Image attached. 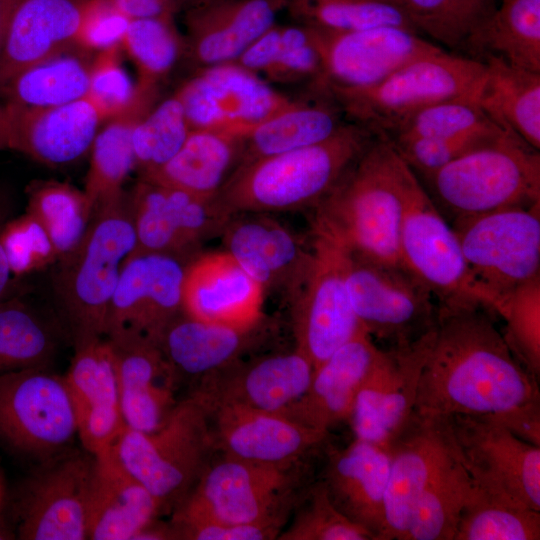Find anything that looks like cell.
<instances>
[{
    "label": "cell",
    "instance_id": "obj_59",
    "mask_svg": "<svg viewBox=\"0 0 540 540\" xmlns=\"http://www.w3.org/2000/svg\"><path fill=\"white\" fill-rule=\"evenodd\" d=\"M129 19L175 17V13L159 0H109Z\"/></svg>",
    "mask_w": 540,
    "mask_h": 540
},
{
    "label": "cell",
    "instance_id": "obj_7",
    "mask_svg": "<svg viewBox=\"0 0 540 540\" xmlns=\"http://www.w3.org/2000/svg\"><path fill=\"white\" fill-rule=\"evenodd\" d=\"M485 70L483 61L440 48L406 63L372 87L329 91L349 120L387 137L425 107L475 96Z\"/></svg>",
    "mask_w": 540,
    "mask_h": 540
},
{
    "label": "cell",
    "instance_id": "obj_49",
    "mask_svg": "<svg viewBox=\"0 0 540 540\" xmlns=\"http://www.w3.org/2000/svg\"><path fill=\"white\" fill-rule=\"evenodd\" d=\"M493 126L497 125L485 115L474 96H465L444 100L419 110L386 138L391 141L414 137L452 138Z\"/></svg>",
    "mask_w": 540,
    "mask_h": 540
},
{
    "label": "cell",
    "instance_id": "obj_35",
    "mask_svg": "<svg viewBox=\"0 0 540 540\" xmlns=\"http://www.w3.org/2000/svg\"><path fill=\"white\" fill-rule=\"evenodd\" d=\"M348 121L329 89L315 86L310 97L296 99L247 135L237 166L322 142Z\"/></svg>",
    "mask_w": 540,
    "mask_h": 540
},
{
    "label": "cell",
    "instance_id": "obj_63",
    "mask_svg": "<svg viewBox=\"0 0 540 540\" xmlns=\"http://www.w3.org/2000/svg\"><path fill=\"white\" fill-rule=\"evenodd\" d=\"M1 497H2V489H1V485H0V504H1Z\"/></svg>",
    "mask_w": 540,
    "mask_h": 540
},
{
    "label": "cell",
    "instance_id": "obj_6",
    "mask_svg": "<svg viewBox=\"0 0 540 540\" xmlns=\"http://www.w3.org/2000/svg\"><path fill=\"white\" fill-rule=\"evenodd\" d=\"M473 292L500 313L512 293L540 275V202L453 220Z\"/></svg>",
    "mask_w": 540,
    "mask_h": 540
},
{
    "label": "cell",
    "instance_id": "obj_33",
    "mask_svg": "<svg viewBox=\"0 0 540 540\" xmlns=\"http://www.w3.org/2000/svg\"><path fill=\"white\" fill-rule=\"evenodd\" d=\"M84 0H24L0 51V87L23 70L76 46Z\"/></svg>",
    "mask_w": 540,
    "mask_h": 540
},
{
    "label": "cell",
    "instance_id": "obj_43",
    "mask_svg": "<svg viewBox=\"0 0 540 540\" xmlns=\"http://www.w3.org/2000/svg\"><path fill=\"white\" fill-rule=\"evenodd\" d=\"M26 199V212L44 226L59 261L83 238L93 213L90 201L84 190L53 179L31 182Z\"/></svg>",
    "mask_w": 540,
    "mask_h": 540
},
{
    "label": "cell",
    "instance_id": "obj_12",
    "mask_svg": "<svg viewBox=\"0 0 540 540\" xmlns=\"http://www.w3.org/2000/svg\"><path fill=\"white\" fill-rule=\"evenodd\" d=\"M399 257L428 287L439 308L482 306L471 287L455 231L414 172L404 193Z\"/></svg>",
    "mask_w": 540,
    "mask_h": 540
},
{
    "label": "cell",
    "instance_id": "obj_4",
    "mask_svg": "<svg viewBox=\"0 0 540 540\" xmlns=\"http://www.w3.org/2000/svg\"><path fill=\"white\" fill-rule=\"evenodd\" d=\"M135 245L129 194L122 190L94 206L80 243L55 263L53 287L74 345L105 338L110 301Z\"/></svg>",
    "mask_w": 540,
    "mask_h": 540
},
{
    "label": "cell",
    "instance_id": "obj_11",
    "mask_svg": "<svg viewBox=\"0 0 540 540\" xmlns=\"http://www.w3.org/2000/svg\"><path fill=\"white\" fill-rule=\"evenodd\" d=\"M77 436V421L64 376L47 367L0 374V439L10 448L51 460Z\"/></svg>",
    "mask_w": 540,
    "mask_h": 540
},
{
    "label": "cell",
    "instance_id": "obj_28",
    "mask_svg": "<svg viewBox=\"0 0 540 540\" xmlns=\"http://www.w3.org/2000/svg\"><path fill=\"white\" fill-rule=\"evenodd\" d=\"M265 292L226 251L198 254L185 266L183 313L210 323L252 328L263 320Z\"/></svg>",
    "mask_w": 540,
    "mask_h": 540
},
{
    "label": "cell",
    "instance_id": "obj_27",
    "mask_svg": "<svg viewBox=\"0 0 540 540\" xmlns=\"http://www.w3.org/2000/svg\"><path fill=\"white\" fill-rule=\"evenodd\" d=\"M209 414L214 446L224 456L259 464L291 467L327 436L279 412L223 405Z\"/></svg>",
    "mask_w": 540,
    "mask_h": 540
},
{
    "label": "cell",
    "instance_id": "obj_5",
    "mask_svg": "<svg viewBox=\"0 0 540 540\" xmlns=\"http://www.w3.org/2000/svg\"><path fill=\"white\" fill-rule=\"evenodd\" d=\"M453 220L540 202V153L517 135H498L425 179Z\"/></svg>",
    "mask_w": 540,
    "mask_h": 540
},
{
    "label": "cell",
    "instance_id": "obj_19",
    "mask_svg": "<svg viewBox=\"0 0 540 540\" xmlns=\"http://www.w3.org/2000/svg\"><path fill=\"white\" fill-rule=\"evenodd\" d=\"M314 31L323 63L322 85L329 90L372 87L406 63L442 48L401 26L340 33Z\"/></svg>",
    "mask_w": 540,
    "mask_h": 540
},
{
    "label": "cell",
    "instance_id": "obj_20",
    "mask_svg": "<svg viewBox=\"0 0 540 540\" xmlns=\"http://www.w3.org/2000/svg\"><path fill=\"white\" fill-rule=\"evenodd\" d=\"M434 328L408 345L381 348L347 419L355 439L386 447L410 417Z\"/></svg>",
    "mask_w": 540,
    "mask_h": 540
},
{
    "label": "cell",
    "instance_id": "obj_34",
    "mask_svg": "<svg viewBox=\"0 0 540 540\" xmlns=\"http://www.w3.org/2000/svg\"><path fill=\"white\" fill-rule=\"evenodd\" d=\"M262 323L239 328L192 318L183 312L164 330L159 347L178 379L201 380L241 360L257 342Z\"/></svg>",
    "mask_w": 540,
    "mask_h": 540
},
{
    "label": "cell",
    "instance_id": "obj_42",
    "mask_svg": "<svg viewBox=\"0 0 540 540\" xmlns=\"http://www.w3.org/2000/svg\"><path fill=\"white\" fill-rule=\"evenodd\" d=\"M58 334L32 305L19 297L0 300V374L47 367Z\"/></svg>",
    "mask_w": 540,
    "mask_h": 540
},
{
    "label": "cell",
    "instance_id": "obj_46",
    "mask_svg": "<svg viewBox=\"0 0 540 540\" xmlns=\"http://www.w3.org/2000/svg\"><path fill=\"white\" fill-rule=\"evenodd\" d=\"M540 511L494 498L476 487L453 540H538Z\"/></svg>",
    "mask_w": 540,
    "mask_h": 540
},
{
    "label": "cell",
    "instance_id": "obj_45",
    "mask_svg": "<svg viewBox=\"0 0 540 540\" xmlns=\"http://www.w3.org/2000/svg\"><path fill=\"white\" fill-rule=\"evenodd\" d=\"M285 10L297 23L325 32H349L383 25L416 31L394 0H286Z\"/></svg>",
    "mask_w": 540,
    "mask_h": 540
},
{
    "label": "cell",
    "instance_id": "obj_56",
    "mask_svg": "<svg viewBox=\"0 0 540 540\" xmlns=\"http://www.w3.org/2000/svg\"><path fill=\"white\" fill-rule=\"evenodd\" d=\"M171 524L178 539L186 540H270L278 538L280 524H235L181 505Z\"/></svg>",
    "mask_w": 540,
    "mask_h": 540
},
{
    "label": "cell",
    "instance_id": "obj_23",
    "mask_svg": "<svg viewBox=\"0 0 540 540\" xmlns=\"http://www.w3.org/2000/svg\"><path fill=\"white\" fill-rule=\"evenodd\" d=\"M386 447L390 453L384 500L386 540H402L417 500L454 456L445 417L413 411Z\"/></svg>",
    "mask_w": 540,
    "mask_h": 540
},
{
    "label": "cell",
    "instance_id": "obj_9",
    "mask_svg": "<svg viewBox=\"0 0 540 540\" xmlns=\"http://www.w3.org/2000/svg\"><path fill=\"white\" fill-rule=\"evenodd\" d=\"M344 272L353 310L374 342L385 343L386 348L408 345L436 325L439 305L435 297L402 264L344 249Z\"/></svg>",
    "mask_w": 540,
    "mask_h": 540
},
{
    "label": "cell",
    "instance_id": "obj_29",
    "mask_svg": "<svg viewBox=\"0 0 540 540\" xmlns=\"http://www.w3.org/2000/svg\"><path fill=\"white\" fill-rule=\"evenodd\" d=\"M389 466L387 447L354 438L345 448L329 451L322 479L334 505L375 540H386Z\"/></svg>",
    "mask_w": 540,
    "mask_h": 540
},
{
    "label": "cell",
    "instance_id": "obj_22",
    "mask_svg": "<svg viewBox=\"0 0 540 540\" xmlns=\"http://www.w3.org/2000/svg\"><path fill=\"white\" fill-rule=\"evenodd\" d=\"M104 123L87 98L55 107L0 103V150L11 149L51 167L85 155Z\"/></svg>",
    "mask_w": 540,
    "mask_h": 540
},
{
    "label": "cell",
    "instance_id": "obj_1",
    "mask_svg": "<svg viewBox=\"0 0 540 540\" xmlns=\"http://www.w3.org/2000/svg\"><path fill=\"white\" fill-rule=\"evenodd\" d=\"M482 306L439 308L414 411L497 415L540 401L537 379L512 354Z\"/></svg>",
    "mask_w": 540,
    "mask_h": 540
},
{
    "label": "cell",
    "instance_id": "obj_37",
    "mask_svg": "<svg viewBox=\"0 0 540 540\" xmlns=\"http://www.w3.org/2000/svg\"><path fill=\"white\" fill-rule=\"evenodd\" d=\"M484 77L475 101L499 128L540 149V73L494 57L482 60Z\"/></svg>",
    "mask_w": 540,
    "mask_h": 540
},
{
    "label": "cell",
    "instance_id": "obj_24",
    "mask_svg": "<svg viewBox=\"0 0 540 540\" xmlns=\"http://www.w3.org/2000/svg\"><path fill=\"white\" fill-rule=\"evenodd\" d=\"M314 372L296 348L234 364L201 380L191 394L210 412L223 405L285 413L305 394Z\"/></svg>",
    "mask_w": 540,
    "mask_h": 540
},
{
    "label": "cell",
    "instance_id": "obj_16",
    "mask_svg": "<svg viewBox=\"0 0 540 540\" xmlns=\"http://www.w3.org/2000/svg\"><path fill=\"white\" fill-rule=\"evenodd\" d=\"M128 194L136 235L131 255L162 253L188 262L232 217L217 196L203 198L141 178Z\"/></svg>",
    "mask_w": 540,
    "mask_h": 540
},
{
    "label": "cell",
    "instance_id": "obj_18",
    "mask_svg": "<svg viewBox=\"0 0 540 540\" xmlns=\"http://www.w3.org/2000/svg\"><path fill=\"white\" fill-rule=\"evenodd\" d=\"M29 479L15 504V534L22 540L87 539V501L94 457L57 456Z\"/></svg>",
    "mask_w": 540,
    "mask_h": 540
},
{
    "label": "cell",
    "instance_id": "obj_54",
    "mask_svg": "<svg viewBox=\"0 0 540 540\" xmlns=\"http://www.w3.org/2000/svg\"><path fill=\"white\" fill-rule=\"evenodd\" d=\"M266 78L278 83L322 84L323 63L314 29L297 23L281 25V46Z\"/></svg>",
    "mask_w": 540,
    "mask_h": 540
},
{
    "label": "cell",
    "instance_id": "obj_55",
    "mask_svg": "<svg viewBox=\"0 0 540 540\" xmlns=\"http://www.w3.org/2000/svg\"><path fill=\"white\" fill-rule=\"evenodd\" d=\"M501 131L503 130L498 126H493L452 138L414 137L390 141L410 169L426 179L453 160L486 143Z\"/></svg>",
    "mask_w": 540,
    "mask_h": 540
},
{
    "label": "cell",
    "instance_id": "obj_48",
    "mask_svg": "<svg viewBox=\"0 0 540 540\" xmlns=\"http://www.w3.org/2000/svg\"><path fill=\"white\" fill-rule=\"evenodd\" d=\"M190 131L183 106L175 93L155 104L138 121L132 133L136 169L140 175L170 160Z\"/></svg>",
    "mask_w": 540,
    "mask_h": 540
},
{
    "label": "cell",
    "instance_id": "obj_21",
    "mask_svg": "<svg viewBox=\"0 0 540 540\" xmlns=\"http://www.w3.org/2000/svg\"><path fill=\"white\" fill-rule=\"evenodd\" d=\"M223 250L267 293L289 305L299 295L309 273L312 245L264 213L233 215L221 233Z\"/></svg>",
    "mask_w": 540,
    "mask_h": 540
},
{
    "label": "cell",
    "instance_id": "obj_58",
    "mask_svg": "<svg viewBox=\"0 0 540 540\" xmlns=\"http://www.w3.org/2000/svg\"><path fill=\"white\" fill-rule=\"evenodd\" d=\"M491 416L518 438L540 447V401Z\"/></svg>",
    "mask_w": 540,
    "mask_h": 540
},
{
    "label": "cell",
    "instance_id": "obj_64",
    "mask_svg": "<svg viewBox=\"0 0 540 540\" xmlns=\"http://www.w3.org/2000/svg\"><path fill=\"white\" fill-rule=\"evenodd\" d=\"M191 1H193V0H187V4H188L189 2H191ZM187 4H186V5H187Z\"/></svg>",
    "mask_w": 540,
    "mask_h": 540
},
{
    "label": "cell",
    "instance_id": "obj_53",
    "mask_svg": "<svg viewBox=\"0 0 540 540\" xmlns=\"http://www.w3.org/2000/svg\"><path fill=\"white\" fill-rule=\"evenodd\" d=\"M0 240L13 277L29 275L57 262L47 231L28 212L11 217L1 231Z\"/></svg>",
    "mask_w": 540,
    "mask_h": 540
},
{
    "label": "cell",
    "instance_id": "obj_50",
    "mask_svg": "<svg viewBox=\"0 0 540 540\" xmlns=\"http://www.w3.org/2000/svg\"><path fill=\"white\" fill-rule=\"evenodd\" d=\"M503 337L515 358L537 380L540 376V275L518 287L501 309Z\"/></svg>",
    "mask_w": 540,
    "mask_h": 540
},
{
    "label": "cell",
    "instance_id": "obj_60",
    "mask_svg": "<svg viewBox=\"0 0 540 540\" xmlns=\"http://www.w3.org/2000/svg\"><path fill=\"white\" fill-rule=\"evenodd\" d=\"M14 199L11 190L0 185V236L5 223L12 217ZM12 274L0 240V300L6 298L5 293L11 284Z\"/></svg>",
    "mask_w": 540,
    "mask_h": 540
},
{
    "label": "cell",
    "instance_id": "obj_52",
    "mask_svg": "<svg viewBox=\"0 0 540 540\" xmlns=\"http://www.w3.org/2000/svg\"><path fill=\"white\" fill-rule=\"evenodd\" d=\"M122 51V46L99 51L91 62L86 97L97 108L104 122L130 109L140 94V89L122 65Z\"/></svg>",
    "mask_w": 540,
    "mask_h": 540
},
{
    "label": "cell",
    "instance_id": "obj_10",
    "mask_svg": "<svg viewBox=\"0 0 540 540\" xmlns=\"http://www.w3.org/2000/svg\"><path fill=\"white\" fill-rule=\"evenodd\" d=\"M452 449L484 493L540 511V447L488 414L444 416Z\"/></svg>",
    "mask_w": 540,
    "mask_h": 540
},
{
    "label": "cell",
    "instance_id": "obj_32",
    "mask_svg": "<svg viewBox=\"0 0 540 540\" xmlns=\"http://www.w3.org/2000/svg\"><path fill=\"white\" fill-rule=\"evenodd\" d=\"M110 344L125 427L146 433L159 429L177 404L176 373L155 343Z\"/></svg>",
    "mask_w": 540,
    "mask_h": 540
},
{
    "label": "cell",
    "instance_id": "obj_26",
    "mask_svg": "<svg viewBox=\"0 0 540 540\" xmlns=\"http://www.w3.org/2000/svg\"><path fill=\"white\" fill-rule=\"evenodd\" d=\"M74 346L64 379L75 410L77 436L84 449L96 456L111 449L125 428L115 358L106 338Z\"/></svg>",
    "mask_w": 540,
    "mask_h": 540
},
{
    "label": "cell",
    "instance_id": "obj_51",
    "mask_svg": "<svg viewBox=\"0 0 540 540\" xmlns=\"http://www.w3.org/2000/svg\"><path fill=\"white\" fill-rule=\"evenodd\" d=\"M280 540H375L371 532L345 516L332 502L324 482L310 490L307 502Z\"/></svg>",
    "mask_w": 540,
    "mask_h": 540
},
{
    "label": "cell",
    "instance_id": "obj_62",
    "mask_svg": "<svg viewBox=\"0 0 540 540\" xmlns=\"http://www.w3.org/2000/svg\"><path fill=\"white\" fill-rule=\"evenodd\" d=\"M169 7L175 14L182 11L187 4V0H159Z\"/></svg>",
    "mask_w": 540,
    "mask_h": 540
},
{
    "label": "cell",
    "instance_id": "obj_38",
    "mask_svg": "<svg viewBox=\"0 0 540 540\" xmlns=\"http://www.w3.org/2000/svg\"><path fill=\"white\" fill-rule=\"evenodd\" d=\"M462 55L487 57L540 73V0H500Z\"/></svg>",
    "mask_w": 540,
    "mask_h": 540
},
{
    "label": "cell",
    "instance_id": "obj_40",
    "mask_svg": "<svg viewBox=\"0 0 540 540\" xmlns=\"http://www.w3.org/2000/svg\"><path fill=\"white\" fill-rule=\"evenodd\" d=\"M94 54L75 46L35 64L0 87L5 102L29 108L65 105L85 98Z\"/></svg>",
    "mask_w": 540,
    "mask_h": 540
},
{
    "label": "cell",
    "instance_id": "obj_8",
    "mask_svg": "<svg viewBox=\"0 0 540 540\" xmlns=\"http://www.w3.org/2000/svg\"><path fill=\"white\" fill-rule=\"evenodd\" d=\"M214 448L208 410L190 395L152 432L124 428L111 448L119 463L163 505L199 479Z\"/></svg>",
    "mask_w": 540,
    "mask_h": 540
},
{
    "label": "cell",
    "instance_id": "obj_3",
    "mask_svg": "<svg viewBox=\"0 0 540 540\" xmlns=\"http://www.w3.org/2000/svg\"><path fill=\"white\" fill-rule=\"evenodd\" d=\"M377 136L349 120L322 142L236 166L217 199L231 216L314 208Z\"/></svg>",
    "mask_w": 540,
    "mask_h": 540
},
{
    "label": "cell",
    "instance_id": "obj_39",
    "mask_svg": "<svg viewBox=\"0 0 540 540\" xmlns=\"http://www.w3.org/2000/svg\"><path fill=\"white\" fill-rule=\"evenodd\" d=\"M138 88L140 94L136 102L126 112L106 120L90 148V165L84 192L93 208L102 200L122 191L127 177L136 168L133 129L156 104L158 95V87Z\"/></svg>",
    "mask_w": 540,
    "mask_h": 540
},
{
    "label": "cell",
    "instance_id": "obj_31",
    "mask_svg": "<svg viewBox=\"0 0 540 540\" xmlns=\"http://www.w3.org/2000/svg\"><path fill=\"white\" fill-rule=\"evenodd\" d=\"M87 501V539L134 540L163 504L119 463L112 449L93 456Z\"/></svg>",
    "mask_w": 540,
    "mask_h": 540
},
{
    "label": "cell",
    "instance_id": "obj_17",
    "mask_svg": "<svg viewBox=\"0 0 540 540\" xmlns=\"http://www.w3.org/2000/svg\"><path fill=\"white\" fill-rule=\"evenodd\" d=\"M291 467L224 456L206 466L182 505L235 524L284 522Z\"/></svg>",
    "mask_w": 540,
    "mask_h": 540
},
{
    "label": "cell",
    "instance_id": "obj_2",
    "mask_svg": "<svg viewBox=\"0 0 540 540\" xmlns=\"http://www.w3.org/2000/svg\"><path fill=\"white\" fill-rule=\"evenodd\" d=\"M413 171L378 135L313 208L312 230L350 253L401 264L404 193Z\"/></svg>",
    "mask_w": 540,
    "mask_h": 540
},
{
    "label": "cell",
    "instance_id": "obj_13",
    "mask_svg": "<svg viewBox=\"0 0 540 540\" xmlns=\"http://www.w3.org/2000/svg\"><path fill=\"white\" fill-rule=\"evenodd\" d=\"M312 264L290 304L295 348L314 368L343 344L365 332L353 310L344 272V249L312 231Z\"/></svg>",
    "mask_w": 540,
    "mask_h": 540
},
{
    "label": "cell",
    "instance_id": "obj_36",
    "mask_svg": "<svg viewBox=\"0 0 540 540\" xmlns=\"http://www.w3.org/2000/svg\"><path fill=\"white\" fill-rule=\"evenodd\" d=\"M244 138L216 130H191L177 153L159 168L140 175L163 186L213 198L236 168Z\"/></svg>",
    "mask_w": 540,
    "mask_h": 540
},
{
    "label": "cell",
    "instance_id": "obj_41",
    "mask_svg": "<svg viewBox=\"0 0 540 540\" xmlns=\"http://www.w3.org/2000/svg\"><path fill=\"white\" fill-rule=\"evenodd\" d=\"M475 490L454 453L417 500L402 540H453L461 511Z\"/></svg>",
    "mask_w": 540,
    "mask_h": 540
},
{
    "label": "cell",
    "instance_id": "obj_30",
    "mask_svg": "<svg viewBox=\"0 0 540 540\" xmlns=\"http://www.w3.org/2000/svg\"><path fill=\"white\" fill-rule=\"evenodd\" d=\"M381 352L366 333L355 336L314 368L305 394L284 414L328 434L347 421L356 394Z\"/></svg>",
    "mask_w": 540,
    "mask_h": 540
},
{
    "label": "cell",
    "instance_id": "obj_57",
    "mask_svg": "<svg viewBox=\"0 0 540 540\" xmlns=\"http://www.w3.org/2000/svg\"><path fill=\"white\" fill-rule=\"evenodd\" d=\"M130 21L109 0H84L76 46L92 54L121 46Z\"/></svg>",
    "mask_w": 540,
    "mask_h": 540
},
{
    "label": "cell",
    "instance_id": "obj_15",
    "mask_svg": "<svg viewBox=\"0 0 540 540\" xmlns=\"http://www.w3.org/2000/svg\"><path fill=\"white\" fill-rule=\"evenodd\" d=\"M186 264L162 253L130 255L110 301L105 338L113 344L148 341L158 345L169 323L183 312Z\"/></svg>",
    "mask_w": 540,
    "mask_h": 540
},
{
    "label": "cell",
    "instance_id": "obj_61",
    "mask_svg": "<svg viewBox=\"0 0 540 540\" xmlns=\"http://www.w3.org/2000/svg\"><path fill=\"white\" fill-rule=\"evenodd\" d=\"M24 0H0V51L13 16Z\"/></svg>",
    "mask_w": 540,
    "mask_h": 540
},
{
    "label": "cell",
    "instance_id": "obj_25",
    "mask_svg": "<svg viewBox=\"0 0 540 540\" xmlns=\"http://www.w3.org/2000/svg\"><path fill=\"white\" fill-rule=\"evenodd\" d=\"M286 0H193L184 11V53L199 68L234 62L276 23Z\"/></svg>",
    "mask_w": 540,
    "mask_h": 540
},
{
    "label": "cell",
    "instance_id": "obj_44",
    "mask_svg": "<svg viewBox=\"0 0 540 540\" xmlns=\"http://www.w3.org/2000/svg\"><path fill=\"white\" fill-rule=\"evenodd\" d=\"M415 30L445 50L462 54L500 0H394Z\"/></svg>",
    "mask_w": 540,
    "mask_h": 540
},
{
    "label": "cell",
    "instance_id": "obj_14",
    "mask_svg": "<svg viewBox=\"0 0 540 540\" xmlns=\"http://www.w3.org/2000/svg\"><path fill=\"white\" fill-rule=\"evenodd\" d=\"M191 130L241 138L295 100L235 62L199 68L176 91Z\"/></svg>",
    "mask_w": 540,
    "mask_h": 540
},
{
    "label": "cell",
    "instance_id": "obj_47",
    "mask_svg": "<svg viewBox=\"0 0 540 540\" xmlns=\"http://www.w3.org/2000/svg\"><path fill=\"white\" fill-rule=\"evenodd\" d=\"M121 46L137 68L136 84L143 88L158 87L185 49L174 17L131 20Z\"/></svg>",
    "mask_w": 540,
    "mask_h": 540
}]
</instances>
